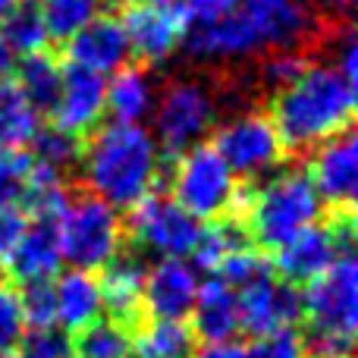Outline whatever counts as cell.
I'll return each instance as SVG.
<instances>
[{
  "instance_id": "cell-1",
  "label": "cell",
  "mask_w": 358,
  "mask_h": 358,
  "mask_svg": "<svg viewBox=\"0 0 358 358\" xmlns=\"http://www.w3.org/2000/svg\"><path fill=\"white\" fill-rule=\"evenodd\" d=\"M334 31L315 0H242L227 19L189 29L182 48L201 63L261 60L273 50H308Z\"/></svg>"
},
{
  "instance_id": "cell-2",
  "label": "cell",
  "mask_w": 358,
  "mask_h": 358,
  "mask_svg": "<svg viewBox=\"0 0 358 358\" xmlns=\"http://www.w3.org/2000/svg\"><path fill=\"white\" fill-rule=\"evenodd\" d=\"M79 173L85 192L117 210H129L157 192L164 151L145 123H107L82 142Z\"/></svg>"
},
{
  "instance_id": "cell-3",
  "label": "cell",
  "mask_w": 358,
  "mask_h": 358,
  "mask_svg": "<svg viewBox=\"0 0 358 358\" xmlns=\"http://www.w3.org/2000/svg\"><path fill=\"white\" fill-rule=\"evenodd\" d=\"M355 82L334 63L311 60L289 85L273 92L271 120L286 151H315L321 142L352 129Z\"/></svg>"
},
{
  "instance_id": "cell-4",
  "label": "cell",
  "mask_w": 358,
  "mask_h": 358,
  "mask_svg": "<svg viewBox=\"0 0 358 358\" xmlns=\"http://www.w3.org/2000/svg\"><path fill=\"white\" fill-rule=\"evenodd\" d=\"M239 208L245 214L242 227L248 233V242L261 252H277L324 214L321 195L308 170L302 167H280L271 176L258 179L252 192H242Z\"/></svg>"
},
{
  "instance_id": "cell-5",
  "label": "cell",
  "mask_w": 358,
  "mask_h": 358,
  "mask_svg": "<svg viewBox=\"0 0 358 358\" xmlns=\"http://www.w3.org/2000/svg\"><path fill=\"white\" fill-rule=\"evenodd\" d=\"M305 349L311 358H352L358 330V264L346 252L302 286Z\"/></svg>"
},
{
  "instance_id": "cell-6",
  "label": "cell",
  "mask_w": 358,
  "mask_h": 358,
  "mask_svg": "<svg viewBox=\"0 0 358 358\" xmlns=\"http://www.w3.org/2000/svg\"><path fill=\"white\" fill-rule=\"evenodd\" d=\"M63 264L73 271L98 273L110 258H117L126 242V223L117 208L94 198L92 192L69 195L66 210L57 220Z\"/></svg>"
},
{
  "instance_id": "cell-7",
  "label": "cell",
  "mask_w": 358,
  "mask_h": 358,
  "mask_svg": "<svg viewBox=\"0 0 358 358\" xmlns=\"http://www.w3.org/2000/svg\"><path fill=\"white\" fill-rule=\"evenodd\" d=\"M220 98L198 76H176L157 92L155 110H151V136L161 145L164 155L179 157L192 145L204 142L217 126Z\"/></svg>"
},
{
  "instance_id": "cell-8",
  "label": "cell",
  "mask_w": 358,
  "mask_h": 358,
  "mask_svg": "<svg viewBox=\"0 0 358 358\" xmlns=\"http://www.w3.org/2000/svg\"><path fill=\"white\" fill-rule=\"evenodd\" d=\"M170 198L189 210L198 223L229 217L242 201V185L210 142H198L189 151L173 157L170 173Z\"/></svg>"
},
{
  "instance_id": "cell-9",
  "label": "cell",
  "mask_w": 358,
  "mask_h": 358,
  "mask_svg": "<svg viewBox=\"0 0 358 358\" xmlns=\"http://www.w3.org/2000/svg\"><path fill=\"white\" fill-rule=\"evenodd\" d=\"M210 148L223 157L236 179H264L273 170L283 167L286 161V145L280 138L277 126H273L271 113L264 110H239L217 123Z\"/></svg>"
},
{
  "instance_id": "cell-10",
  "label": "cell",
  "mask_w": 358,
  "mask_h": 358,
  "mask_svg": "<svg viewBox=\"0 0 358 358\" xmlns=\"http://www.w3.org/2000/svg\"><path fill=\"white\" fill-rule=\"evenodd\" d=\"M355 248V214L352 210H336L334 220L311 223L299 236H292L286 245L273 252V273L286 283L305 286L317 280L340 255Z\"/></svg>"
},
{
  "instance_id": "cell-11",
  "label": "cell",
  "mask_w": 358,
  "mask_h": 358,
  "mask_svg": "<svg viewBox=\"0 0 358 358\" xmlns=\"http://www.w3.org/2000/svg\"><path fill=\"white\" fill-rule=\"evenodd\" d=\"M123 223L136 252L155 255V261L192 258V248H195L198 233H201V223L164 192L145 195L136 208H129V220Z\"/></svg>"
},
{
  "instance_id": "cell-12",
  "label": "cell",
  "mask_w": 358,
  "mask_h": 358,
  "mask_svg": "<svg viewBox=\"0 0 358 358\" xmlns=\"http://www.w3.org/2000/svg\"><path fill=\"white\" fill-rule=\"evenodd\" d=\"M129 54L142 66H164L182 48L185 25L176 3H129L120 13Z\"/></svg>"
},
{
  "instance_id": "cell-13",
  "label": "cell",
  "mask_w": 358,
  "mask_h": 358,
  "mask_svg": "<svg viewBox=\"0 0 358 358\" xmlns=\"http://www.w3.org/2000/svg\"><path fill=\"white\" fill-rule=\"evenodd\" d=\"M198 286L201 277L189 258H157L145 271L142 315L148 321H189Z\"/></svg>"
},
{
  "instance_id": "cell-14",
  "label": "cell",
  "mask_w": 358,
  "mask_h": 358,
  "mask_svg": "<svg viewBox=\"0 0 358 358\" xmlns=\"http://www.w3.org/2000/svg\"><path fill=\"white\" fill-rule=\"evenodd\" d=\"M236 302H239L242 330H248L252 336L302 324V286L286 283L277 273H267L252 286L239 289Z\"/></svg>"
},
{
  "instance_id": "cell-15",
  "label": "cell",
  "mask_w": 358,
  "mask_h": 358,
  "mask_svg": "<svg viewBox=\"0 0 358 358\" xmlns=\"http://www.w3.org/2000/svg\"><path fill=\"white\" fill-rule=\"evenodd\" d=\"M308 176L321 195L324 208L352 210L355 192H358V142L355 132L346 129L340 136L321 142L311 151Z\"/></svg>"
},
{
  "instance_id": "cell-16",
  "label": "cell",
  "mask_w": 358,
  "mask_h": 358,
  "mask_svg": "<svg viewBox=\"0 0 358 358\" xmlns=\"http://www.w3.org/2000/svg\"><path fill=\"white\" fill-rule=\"evenodd\" d=\"M50 123L73 136H92L107 117V79L82 66H63V85L50 107Z\"/></svg>"
},
{
  "instance_id": "cell-17",
  "label": "cell",
  "mask_w": 358,
  "mask_h": 358,
  "mask_svg": "<svg viewBox=\"0 0 358 358\" xmlns=\"http://www.w3.org/2000/svg\"><path fill=\"white\" fill-rule=\"evenodd\" d=\"M66 57L73 66L98 73L104 79L113 76L117 69H123L126 63H132L126 31L113 13H98L85 29L76 31L66 41Z\"/></svg>"
},
{
  "instance_id": "cell-18",
  "label": "cell",
  "mask_w": 358,
  "mask_h": 358,
  "mask_svg": "<svg viewBox=\"0 0 358 358\" xmlns=\"http://www.w3.org/2000/svg\"><path fill=\"white\" fill-rule=\"evenodd\" d=\"M145 258L138 252H126L120 248L117 258H110L98 271V286H101V302L110 321H120L132 327L142 315V289H145Z\"/></svg>"
},
{
  "instance_id": "cell-19",
  "label": "cell",
  "mask_w": 358,
  "mask_h": 358,
  "mask_svg": "<svg viewBox=\"0 0 358 358\" xmlns=\"http://www.w3.org/2000/svg\"><path fill=\"white\" fill-rule=\"evenodd\" d=\"M50 289H54V324L66 334H79L104 317L98 273L69 267L50 280Z\"/></svg>"
},
{
  "instance_id": "cell-20",
  "label": "cell",
  "mask_w": 358,
  "mask_h": 358,
  "mask_svg": "<svg viewBox=\"0 0 358 358\" xmlns=\"http://www.w3.org/2000/svg\"><path fill=\"white\" fill-rule=\"evenodd\" d=\"M189 327L195 340L204 343H229L242 330L239 324V302L236 292L220 277H208L198 286L195 305L189 311Z\"/></svg>"
},
{
  "instance_id": "cell-21",
  "label": "cell",
  "mask_w": 358,
  "mask_h": 358,
  "mask_svg": "<svg viewBox=\"0 0 358 358\" xmlns=\"http://www.w3.org/2000/svg\"><path fill=\"white\" fill-rule=\"evenodd\" d=\"M6 273L19 280V283H38V280H54L63 267L60 239H57V223L48 220H29L22 239L3 261Z\"/></svg>"
},
{
  "instance_id": "cell-22",
  "label": "cell",
  "mask_w": 358,
  "mask_h": 358,
  "mask_svg": "<svg viewBox=\"0 0 358 358\" xmlns=\"http://www.w3.org/2000/svg\"><path fill=\"white\" fill-rule=\"evenodd\" d=\"M157 82L142 63H126L107 76V117L110 123H145L155 110Z\"/></svg>"
},
{
  "instance_id": "cell-23",
  "label": "cell",
  "mask_w": 358,
  "mask_h": 358,
  "mask_svg": "<svg viewBox=\"0 0 358 358\" xmlns=\"http://www.w3.org/2000/svg\"><path fill=\"white\" fill-rule=\"evenodd\" d=\"M13 76H16L13 85L22 92V98L38 113H50L63 85V63L50 50H38L29 57H16V73Z\"/></svg>"
},
{
  "instance_id": "cell-24",
  "label": "cell",
  "mask_w": 358,
  "mask_h": 358,
  "mask_svg": "<svg viewBox=\"0 0 358 358\" xmlns=\"http://www.w3.org/2000/svg\"><path fill=\"white\" fill-rule=\"evenodd\" d=\"M41 129V113L22 98L16 85L0 88V151H25Z\"/></svg>"
},
{
  "instance_id": "cell-25",
  "label": "cell",
  "mask_w": 358,
  "mask_h": 358,
  "mask_svg": "<svg viewBox=\"0 0 358 358\" xmlns=\"http://www.w3.org/2000/svg\"><path fill=\"white\" fill-rule=\"evenodd\" d=\"M195 334L185 321H148L132 336V358H192Z\"/></svg>"
},
{
  "instance_id": "cell-26",
  "label": "cell",
  "mask_w": 358,
  "mask_h": 358,
  "mask_svg": "<svg viewBox=\"0 0 358 358\" xmlns=\"http://www.w3.org/2000/svg\"><path fill=\"white\" fill-rule=\"evenodd\" d=\"M248 242V233L242 227V220L236 217H220V220H208L201 223V233H198V242L192 248V264L198 271H208V273H217L220 261L227 258L229 252H236L239 245Z\"/></svg>"
},
{
  "instance_id": "cell-27",
  "label": "cell",
  "mask_w": 358,
  "mask_h": 358,
  "mask_svg": "<svg viewBox=\"0 0 358 358\" xmlns=\"http://www.w3.org/2000/svg\"><path fill=\"white\" fill-rule=\"evenodd\" d=\"M0 38L16 57H29L48 50V29H44L38 0H19L3 19H0Z\"/></svg>"
},
{
  "instance_id": "cell-28",
  "label": "cell",
  "mask_w": 358,
  "mask_h": 358,
  "mask_svg": "<svg viewBox=\"0 0 358 358\" xmlns=\"http://www.w3.org/2000/svg\"><path fill=\"white\" fill-rule=\"evenodd\" d=\"M73 358H132V330L120 321L101 317L76 334Z\"/></svg>"
},
{
  "instance_id": "cell-29",
  "label": "cell",
  "mask_w": 358,
  "mask_h": 358,
  "mask_svg": "<svg viewBox=\"0 0 358 358\" xmlns=\"http://www.w3.org/2000/svg\"><path fill=\"white\" fill-rule=\"evenodd\" d=\"M101 6H104V0H38L48 38L60 44H66L76 31L85 29L101 13Z\"/></svg>"
},
{
  "instance_id": "cell-30",
  "label": "cell",
  "mask_w": 358,
  "mask_h": 358,
  "mask_svg": "<svg viewBox=\"0 0 358 358\" xmlns=\"http://www.w3.org/2000/svg\"><path fill=\"white\" fill-rule=\"evenodd\" d=\"M29 148H31L29 151L31 161L48 164V167H54V170L63 173V170H69V167H79L82 138L50 123V126H41V129L35 132V138H31Z\"/></svg>"
},
{
  "instance_id": "cell-31",
  "label": "cell",
  "mask_w": 358,
  "mask_h": 358,
  "mask_svg": "<svg viewBox=\"0 0 358 358\" xmlns=\"http://www.w3.org/2000/svg\"><path fill=\"white\" fill-rule=\"evenodd\" d=\"M267 273H273L267 255L261 252L258 245L245 242V245H239L236 252H229L227 258L220 261V267H217L214 277H220L223 283L229 286V289L239 292V289H245V286H252L255 280L267 277Z\"/></svg>"
},
{
  "instance_id": "cell-32",
  "label": "cell",
  "mask_w": 358,
  "mask_h": 358,
  "mask_svg": "<svg viewBox=\"0 0 358 358\" xmlns=\"http://www.w3.org/2000/svg\"><path fill=\"white\" fill-rule=\"evenodd\" d=\"M311 63L308 50H273V54H264L258 60V82L271 92H280L283 85H289L299 73Z\"/></svg>"
},
{
  "instance_id": "cell-33",
  "label": "cell",
  "mask_w": 358,
  "mask_h": 358,
  "mask_svg": "<svg viewBox=\"0 0 358 358\" xmlns=\"http://www.w3.org/2000/svg\"><path fill=\"white\" fill-rule=\"evenodd\" d=\"M29 170H31L29 151H0V210L22 204Z\"/></svg>"
},
{
  "instance_id": "cell-34",
  "label": "cell",
  "mask_w": 358,
  "mask_h": 358,
  "mask_svg": "<svg viewBox=\"0 0 358 358\" xmlns=\"http://www.w3.org/2000/svg\"><path fill=\"white\" fill-rule=\"evenodd\" d=\"M16 299H19V311H22L25 330L57 327L54 324V289H50V280L22 283V289L16 292Z\"/></svg>"
},
{
  "instance_id": "cell-35",
  "label": "cell",
  "mask_w": 358,
  "mask_h": 358,
  "mask_svg": "<svg viewBox=\"0 0 358 358\" xmlns=\"http://www.w3.org/2000/svg\"><path fill=\"white\" fill-rule=\"evenodd\" d=\"M22 358H73V336L60 327L25 330L16 349Z\"/></svg>"
},
{
  "instance_id": "cell-36",
  "label": "cell",
  "mask_w": 358,
  "mask_h": 358,
  "mask_svg": "<svg viewBox=\"0 0 358 358\" xmlns=\"http://www.w3.org/2000/svg\"><path fill=\"white\" fill-rule=\"evenodd\" d=\"M245 358H311L305 340L296 327H283L273 334H261L245 349Z\"/></svg>"
},
{
  "instance_id": "cell-37",
  "label": "cell",
  "mask_w": 358,
  "mask_h": 358,
  "mask_svg": "<svg viewBox=\"0 0 358 358\" xmlns=\"http://www.w3.org/2000/svg\"><path fill=\"white\" fill-rule=\"evenodd\" d=\"M179 16H182L185 31L189 29H204V25H214L220 19H227L242 0H173Z\"/></svg>"
},
{
  "instance_id": "cell-38",
  "label": "cell",
  "mask_w": 358,
  "mask_h": 358,
  "mask_svg": "<svg viewBox=\"0 0 358 358\" xmlns=\"http://www.w3.org/2000/svg\"><path fill=\"white\" fill-rule=\"evenodd\" d=\"M22 334H25V324H22V311H19L16 289L0 286V358L16 352Z\"/></svg>"
},
{
  "instance_id": "cell-39",
  "label": "cell",
  "mask_w": 358,
  "mask_h": 358,
  "mask_svg": "<svg viewBox=\"0 0 358 358\" xmlns=\"http://www.w3.org/2000/svg\"><path fill=\"white\" fill-rule=\"evenodd\" d=\"M25 227H29V214L22 208H3L0 210V261L10 258L16 242L22 239Z\"/></svg>"
},
{
  "instance_id": "cell-40",
  "label": "cell",
  "mask_w": 358,
  "mask_h": 358,
  "mask_svg": "<svg viewBox=\"0 0 358 358\" xmlns=\"http://www.w3.org/2000/svg\"><path fill=\"white\" fill-rule=\"evenodd\" d=\"M192 358H245V346H239L236 340H229V343H204V346H195Z\"/></svg>"
},
{
  "instance_id": "cell-41",
  "label": "cell",
  "mask_w": 358,
  "mask_h": 358,
  "mask_svg": "<svg viewBox=\"0 0 358 358\" xmlns=\"http://www.w3.org/2000/svg\"><path fill=\"white\" fill-rule=\"evenodd\" d=\"M13 73H16V54H13V50L6 48V41L0 38V88L10 85Z\"/></svg>"
},
{
  "instance_id": "cell-42",
  "label": "cell",
  "mask_w": 358,
  "mask_h": 358,
  "mask_svg": "<svg viewBox=\"0 0 358 358\" xmlns=\"http://www.w3.org/2000/svg\"><path fill=\"white\" fill-rule=\"evenodd\" d=\"M315 6L324 13V16H340V19H349V10L355 6V0H315Z\"/></svg>"
},
{
  "instance_id": "cell-43",
  "label": "cell",
  "mask_w": 358,
  "mask_h": 358,
  "mask_svg": "<svg viewBox=\"0 0 358 358\" xmlns=\"http://www.w3.org/2000/svg\"><path fill=\"white\" fill-rule=\"evenodd\" d=\"M16 3H19V0H0V19H3L6 13H10L13 6H16Z\"/></svg>"
},
{
  "instance_id": "cell-44",
  "label": "cell",
  "mask_w": 358,
  "mask_h": 358,
  "mask_svg": "<svg viewBox=\"0 0 358 358\" xmlns=\"http://www.w3.org/2000/svg\"><path fill=\"white\" fill-rule=\"evenodd\" d=\"M123 3L126 6H129V3H173V0H123Z\"/></svg>"
},
{
  "instance_id": "cell-45",
  "label": "cell",
  "mask_w": 358,
  "mask_h": 358,
  "mask_svg": "<svg viewBox=\"0 0 358 358\" xmlns=\"http://www.w3.org/2000/svg\"><path fill=\"white\" fill-rule=\"evenodd\" d=\"M3 280H6V264L0 261V286H3Z\"/></svg>"
},
{
  "instance_id": "cell-46",
  "label": "cell",
  "mask_w": 358,
  "mask_h": 358,
  "mask_svg": "<svg viewBox=\"0 0 358 358\" xmlns=\"http://www.w3.org/2000/svg\"><path fill=\"white\" fill-rule=\"evenodd\" d=\"M3 358H22V355H19V352H10V355H3Z\"/></svg>"
}]
</instances>
